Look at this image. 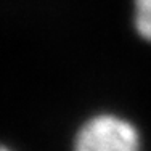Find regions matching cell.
Wrapping results in <instances>:
<instances>
[{
    "label": "cell",
    "mask_w": 151,
    "mask_h": 151,
    "mask_svg": "<svg viewBox=\"0 0 151 151\" xmlns=\"http://www.w3.org/2000/svg\"><path fill=\"white\" fill-rule=\"evenodd\" d=\"M76 151H140V138L127 121L101 114L79 130Z\"/></svg>",
    "instance_id": "1"
},
{
    "label": "cell",
    "mask_w": 151,
    "mask_h": 151,
    "mask_svg": "<svg viewBox=\"0 0 151 151\" xmlns=\"http://www.w3.org/2000/svg\"><path fill=\"white\" fill-rule=\"evenodd\" d=\"M135 26L142 37L151 40V0H135Z\"/></svg>",
    "instance_id": "2"
},
{
    "label": "cell",
    "mask_w": 151,
    "mask_h": 151,
    "mask_svg": "<svg viewBox=\"0 0 151 151\" xmlns=\"http://www.w3.org/2000/svg\"><path fill=\"white\" fill-rule=\"evenodd\" d=\"M3 151H6V150H3Z\"/></svg>",
    "instance_id": "3"
}]
</instances>
